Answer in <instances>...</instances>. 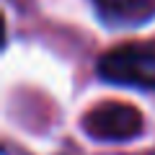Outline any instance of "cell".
<instances>
[{"label":"cell","instance_id":"6da1fadb","mask_svg":"<svg viewBox=\"0 0 155 155\" xmlns=\"http://www.w3.org/2000/svg\"><path fill=\"white\" fill-rule=\"evenodd\" d=\"M96 72L111 85L155 91V44L132 41L114 47L98 57Z\"/></svg>","mask_w":155,"mask_h":155},{"label":"cell","instance_id":"7a4b0ae2","mask_svg":"<svg viewBox=\"0 0 155 155\" xmlns=\"http://www.w3.org/2000/svg\"><path fill=\"white\" fill-rule=\"evenodd\" d=\"M80 127L96 142H127V140L140 137L145 122L134 106L106 101V104L93 106L80 119Z\"/></svg>","mask_w":155,"mask_h":155},{"label":"cell","instance_id":"3957f363","mask_svg":"<svg viewBox=\"0 0 155 155\" xmlns=\"http://www.w3.org/2000/svg\"><path fill=\"white\" fill-rule=\"evenodd\" d=\"M106 26H137L153 18L155 0H91Z\"/></svg>","mask_w":155,"mask_h":155}]
</instances>
